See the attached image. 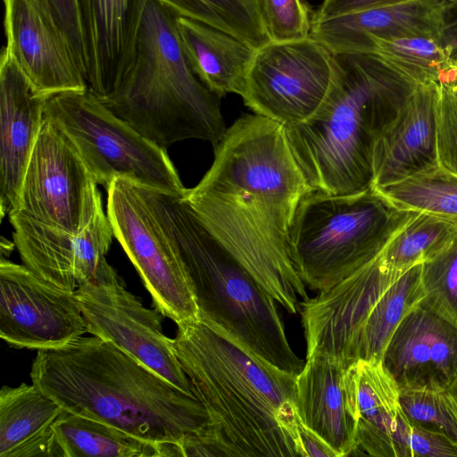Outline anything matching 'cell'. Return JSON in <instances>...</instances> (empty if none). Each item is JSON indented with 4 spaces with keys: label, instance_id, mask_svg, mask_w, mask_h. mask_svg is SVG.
Returning a JSON list of instances; mask_svg holds the SVG:
<instances>
[{
    "label": "cell",
    "instance_id": "cell-1",
    "mask_svg": "<svg viewBox=\"0 0 457 457\" xmlns=\"http://www.w3.org/2000/svg\"><path fill=\"white\" fill-rule=\"evenodd\" d=\"M214 159L183 198L215 239L287 312L309 298L289 253L298 205L313 188L291 148L286 127L243 114L227 128Z\"/></svg>",
    "mask_w": 457,
    "mask_h": 457
},
{
    "label": "cell",
    "instance_id": "cell-2",
    "mask_svg": "<svg viewBox=\"0 0 457 457\" xmlns=\"http://www.w3.org/2000/svg\"><path fill=\"white\" fill-rule=\"evenodd\" d=\"M174 349L209 422L184 456L303 457L296 376L201 320L178 324Z\"/></svg>",
    "mask_w": 457,
    "mask_h": 457
},
{
    "label": "cell",
    "instance_id": "cell-3",
    "mask_svg": "<svg viewBox=\"0 0 457 457\" xmlns=\"http://www.w3.org/2000/svg\"><path fill=\"white\" fill-rule=\"evenodd\" d=\"M30 378L66 411L148 442L177 444L209 422L195 395L96 336L37 350Z\"/></svg>",
    "mask_w": 457,
    "mask_h": 457
},
{
    "label": "cell",
    "instance_id": "cell-4",
    "mask_svg": "<svg viewBox=\"0 0 457 457\" xmlns=\"http://www.w3.org/2000/svg\"><path fill=\"white\" fill-rule=\"evenodd\" d=\"M334 59L320 107L286 129L313 189L355 194L371 188L375 144L417 85L372 53H334Z\"/></svg>",
    "mask_w": 457,
    "mask_h": 457
},
{
    "label": "cell",
    "instance_id": "cell-5",
    "mask_svg": "<svg viewBox=\"0 0 457 457\" xmlns=\"http://www.w3.org/2000/svg\"><path fill=\"white\" fill-rule=\"evenodd\" d=\"M190 283L199 320L219 328L276 367L297 375L275 299L204 228L184 195L136 185Z\"/></svg>",
    "mask_w": 457,
    "mask_h": 457
},
{
    "label": "cell",
    "instance_id": "cell-6",
    "mask_svg": "<svg viewBox=\"0 0 457 457\" xmlns=\"http://www.w3.org/2000/svg\"><path fill=\"white\" fill-rule=\"evenodd\" d=\"M175 20L158 0H141L129 67L115 92L102 102L166 150L186 139L215 146L227 129L220 97L188 65Z\"/></svg>",
    "mask_w": 457,
    "mask_h": 457
},
{
    "label": "cell",
    "instance_id": "cell-7",
    "mask_svg": "<svg viewBox=\"0 0 457 457\" xmlns=\"http://www.w3.org/2000/svg\"><path fill=\"white\" fill-rule=\"evenodd\" d=\"M418 213L396 208L372 187L346 195L312 189L290 229L294 268L306 287L328 290L376 257Z\"/></svg>",
    "mask_w": 457,
    "mask_h": 457
},
{
    "label": "cell",
    "instance_id": "cell-8",
    "mask_svg": "<svg viewBox=\"0 0 457 457\" xmlns=\"http://www.w3.org/2000/svg\"><path fill=\"white\" fill-rule=\"evenodd\" d=\"M45 116L63 131L96 183L106 191L120 178L170 194H186L167 150L114 114L88 87L46 97Z\"/></svg>",
    "mask_w": 457,
    "mask_h": 457
},
{
    "label": "cell",
    "instance_id": "cell-9",
    "mask_svg": "<svg viewBox=\"0 0 457 457\" xmlns=\"http://www.w3.org/2000/svg\"><path fill=\"white\" fill-rule=\"evenodd\" d=\"M334 72V53L312 36L270 41L256 49L240 96L253 113L295 126L320 107Z\"/></svg>",
    "mask_w": 457,
    "mask_h": 457
},
{
    "label": "cell",
    "instance_id": "cell-10",
    "mask_svg": "<svg viewBox=\"0 0 457 457\" xmlns=\"http://www.w3.org/2000/svg\"><path fill=\"white\" fill-rule=\"evenodd\" d=\"M87 333L113 344L183 392L195 395L174 349L162 331L163 314L128 291L106 262L96 276L74 291Z\"/></svg>",
    "mask_w": 457,
    "mask_h": 457
},
{
    "label": "cell",
    "instance_id": "cell-11",
    "mask_svg": "<svg viewBox=\"0 0 457 457\" xmlns=\"http://www.w3.org/2000/svg\"><path fill=\"white\" fill-rule=\"evenodd\" d=\"M101 199L77 150L58 125L45 116L13 211L78 233L90 221Z\"/></svg>",
    "mask_w": 457,
    "mask_h": 457
},
{
    "label": "cell",
    "instance_id": "cell-12",
    "mask_svg": "<svg viewBox=\"0 0 457 457\" xmlns=\"http://www.w3.org/2000/svg\"><path fill=\"white\" fill-rule=\"evenodd\" d=\"M107 193V215L114 237L137 270L155 308L177 325L198 320L186 272L136 184L118 178Z\"/></svg>",
    "mask_w": 457,
    "mask_h": 457
},
{
    "label": "cell",
    "instance_id": "cell-13",
    "mask_svg": "<svg viewBox=\"0 0 457 457\" xmlns=\"http://www.w3.org/2000/svg\"><path fill=\"white\" fill-rule=\"evenodd\" d=\"M87 333L74 292L24 264L0 261V337L14 348L62 346Z\"/></svg>",
    "mask_w": 457,
    "mask_h": 457
},
{
    "label": "cell",
    "instance_id": "cell-14",
    "mask_svg": "<svg viewBox=\"0 0 457 457\" xmlns=\"http://www.w3.org/2000/svg\"><path fill=\"white\" fill-rule=\"evenodd\" d=\"M8 48L43 96L88 87L71 42L49 0H3Z\"/></svg>",
    "mask_w": 457,
    "mask_h": 457
},
{
    "label": "cell",
    "instance_id": "cell-15",
    "mask_svg": "<svg viewBox=\"0 0 457 457\" xmlns=\"http://www.w3.org/2000/svg\"><path fill=\"white\" fill-rule=\"evenodd\" d=\"M13 242L23 264L56 287L74 292L107 262L113 229L98 202L90 221L78 233L55 228L19 211L9 214Z\"/></svg>",
    "mask_w": 457,
    "mask_h": 457
},
{
    "label": "cell",
    "instance_id": "cell-16",
    "mask_svg": "<svg viewBox=\"0 0 457 457\" xmlns=\"http://www.w3.org/2000/svg\"><path fill=\"white\" fill-rule=\"evenodd\" d=\"M46 97L32 86L6 46L0 58V212L18 206L25 171L45 119Z\"/></svg>",
    "mask_w": 457,
    "mask_h": 457
},
{
    "label": "cell",
    "instance_id": "cell-17",
    "mask_svg": "<svg viewBox=\"0 0 457 457\" xmlns=\"http://www.w3.org/2000/svg\"><path fill=\"white\" fill-rule=\"evenodd\" d=\"M350 410L356 427V453L404 457L403 435L410 421L400 385L382 360L360 359L345 370Z\"/></svg>",
    "mask_w": 457,
    "mask_h": 457
},
{
    "label": "cell",
    "instance_id": "cell-18",
    "mask_svg": "<svg viewBox=\"0 0 457 457\" xmlns=\"http://www.w3.org/2000/svg\"><path fill=\"white\" fill-rule=\"evenodd\" d=\"M438 83L417 85L378 137L372 159L373 188L438 164Z\"/></svg>",
    "mask_w": 457,
    "mask_h": 457
},
{
    "label": "cell",
    "instance_id": "cell-19",
    "mask_svg": "<svg viewBox=\"0 0 457 457\" xmlns=\"http://www.w3.org/2000/svg\"><path fill=\"white\" fill-rule=\"evenodd\" d=\"M141 0H78L85 78L101 101L120 85L131 59Z\"/></svg>",
    "mask_w": 457,
    "mask_h": 457
},
{
    "label": "cell",
    "instance_id": "cell-20",
    "mask_svg": "<svg viewBox=\"0 0 457 457\" xmlns=\"http://www.w3.org/2000/svg\"><path fill=\"white\" fill-rule=\"evenodd\" d=\"M382 361L399 385L449 386L457 375V328L420 304L398 324Z\"/></svg>",
    "mask_w": 457,
    "mask_h": 457
},
{
    "label": "cell",
    "instance_id": "cell-21",
    "mask_svg": "<svg viewBox=\"0 0 457 457\" xmlns=\"http://www.w3.org/2000/svg\"><path fill=\"white\" fill-rule=\"evenodd\" d=\"M442 8L431 0L371 8L312 21L311 36L332 53H368L372 37L429 35L442 38Z\"/></svg>",
    "mask_w": 457,
    "mask_h": 457
},
{
    "label": "cell",
    "instance_id": "cell-22",
    "mask_svg": "<svg viewBox=\"0 0 457 457\" xmlns=\"http://www.w3.org/2000/svg\"><path fill=\"white\" fill-rule=\"evenodd\" d=\"M347 367L325 356L306 358L296 376L295 405L300 421L320 436L337 457L356 454V427L350 410Z\"/></svg>",
    "mask_w": 457,
    "mask_h": 457
},
{
    "label": "cell",
    "instance_id": "cell-23",
    "mask_svg": "<svg viewBox=\"0 0 457 457\" xmlns=\"http://www.w3.org/2000/svg\"><path fill=\"white\" fill-rule=\"evenodd\" d=\"M179 42L193 72L213 94L241 95L256 49L207 23L177 16Z\"/></svg>",
    "mask_w": 457,
    "mask_h": 457
},
{
    "label": "cell",
    "instance_id": "cell-24",
    "mask_svg": "<svg viewBox=\"0 0 457 457\" xmlns=\"http://www.w3.org/2000/svg\"><path fill=\"white\" fill-rule=\"evenodd\" d=\"M65 410L34 384L0 391V457H62L54 425Z\"/></svg>",
    "mask_w": 457,
    "mask_h": 457
},
{
    "label": "cell",
    "instance_id": "cell-25",
    "mask_svg": "<svg viewBox=\"0 0 457 457\" xmlns=\"http://www.w3.org/2000/svg\"><path fill=\"white\" fill-rule=\"evenodd\" d=\"M62 457H162V444L68 411L54 423Z\"/></svg>",
    "mask_w": 457,
    "mask_h": 457
},
{
    "label": "cell",
    "instance_id": "cell-26",
    "mask_svg": "<svg viewBox=\"0 0 457 457\" xmlns=\"http://www.w3.org/2000/svg\"><path fill=\"white\" fill-rule=\"evenodd\" d=\"M422 263L411 268L378 300L360 334L355 361L360 359L382 360L398 324L422 303L425 297Z\"/></svg>",
    "mask_w": 457,
    "mask_h": 457
},
{
    "label": "cell",
    "instance_id": "cell-27",
    "mask_svg": "<svg viewBox=\"0 0 457 457\" xmlns=\"http://www.w3.org/2000/svg\"><path fill=\"white\" fill-rule=\"evenodd\" d=\"M368 53H372L416 85L438 83L457 62L442 38L429 35L372 37Z\"/></svg>",
    "mask_w": 457,
    "mask_h": 457
},
{
    "label": "cell",
    "instance_id": "cell-28",
    "mask_svg": "<svg viewBox=\"0 0 457 457\" xmlns=\"http://www.w3.org/2000/svg\"><path fill=\"white\" fill-rule=\"evenodd\" d=\"M374 189L400 210L433 215L457 228V175L438 164Z\"/></svg>",
    "mask_w": 457,
    "mask_h": 457
},
{
    "label": "cell",
    "instance_id": "cell-29",
    "mask_svg": "<svg viewBox=\"0 0 457 457\" xmlns=\"http://www.w3.org/2000/svg\"><path fill=\"white\" fill-rule=\"evenodd\" d=\"M176 17L183 16L223 29L255 49L270 42L260 0H158Z\"/></svg>",
    "mask_w": 457,
    "mask_h": 457
},
{
    "label": "cell",
    "instance_id": "cell-30",
    "mask_svg": "<svg viewBox=\"0 0 457 457\" xmlns=\"http://www.w3.org/2000/svg\"><path fill=\"white\" fill-rule=\"evenodd\" d=\"M457 237L452 223L426 213H418L383 249L387 264L404 274L438 253Z\"/></svg>",
    "mask_w": 457,
    "mask_h": 457
},
{
    "label": "cell",
    "instance_id": "cell-31",
    "mask_svg": "<svg viewBox=\"0 0 457 457\" xmlns=\"http://www.w3.org/2000/svg\"><path fill=\"white\" fill-rule=\"evenodd\" d=\"M403 411L413 421L435 428L457 444V399L436 382L400 384Z\"/></svg>",
    "mask_w": 457,
    "mask_h": 457
},
{
    "label": "cell",
    "instance_id": "cell-32",
    "mask_svg": "<svg viewBox=\"0 0 457 457\" xmlns=\"http://www.w3.org/2000/svg\"><path fill=\"white\" fill-rule=\"evenodd\" d=\"M421 305L457 328V237L422 263Z\"/></svg>",
    "mask_w": 457,
    "mask_h": 457
},
{
    "label": "cell",
    "instance_id": "cell-33",
    "mask_svg": "<svg viewBox=\"0 0 457 457\" xmlns=\"http://www.w3.org/2000/svg\"><path fill=\"white\" fill-rule=\"evenodd\" d=\"M436 146L438 165L457 175V68L438 82Z\"/></svg>",
    "mask_w": 457,
    "mask_h": 457
},
{
    "label": "cell",
    "instance_id": "cell-34",
    "mask_svg": "<svg viewBox=\"0 0 457 457\" xmlns=\"http://www.w3.org/2000/svg\"><path fill=\"white\" fill-rule=\"evenodd\" d=\"M270 41L288 42L311 36L312 21L303 0H260Z\"/></svg>",
    "mask_w": 457,
    "mask_h": 457
},
{
    "label": "cell",
    "instance_id": "cell-35",
    "mask_svg": "<svg viewBox=\"0 0 457 457\" xmlns=\"http://www.w3.org/2000/svg\"><path fill=\"white\" fill-rule=\"evenodd\" d=\"M49 2L71 42L85 76V43L78 0H49Z\"/></svg>",
    "mask_w": 457,
    "mask_h": 457
},
{
    "label": "cell",
    "instance_id": "cell-36",
    "mask_svg": "<svg viewBox=\"0 0 457 457\" xmlns=\"http://www.w3.org/2000/svg\"><path fill=\"white\" fill-rule=\"evenodd\" d=\"M409 1L412 0H323L312 21L331 19L363 10Z\"/></svg>",
    "mask_w": 457,
    "mask_h": 457
},
{
    "label": "cell",
    "instance_id": "cell-37",
    "mask_svg": "<svg viewBox=\"0 0 457 457\" xmlns=\"http://www.w3.org/2000/svg\"><path fill=\"white\" fill-rule=\"evenodd\" d=\"M298 435L303 457H337L335 451L315 432L298 421Z\"/></svg>",
    "mask_w": 457,
    "mask_h": 457
},
{
    "label": "cell",
    "instance_id": "cell-38",
    "mask_svg": "<svg viewBox=\"0 0 457 457\" xmlns=\"http://www.w3.org/2000/svg\"><path fill=\"white\" fill-rule=\"evenodd\" d=\"M443 37L442 40L457 62V2L443 6Z\"/></svg>",
    "mask_w": 457,
    "mask_h": 457
},
{
    "label": "cell",
    "instance_id": "cell-39",
    "mask_svg": "<svg viewBox=\"0 0 457 457\" xmlns=\"http://www.w3.org/2000/svg\"><path fill=\"white\" fill-rule=\"evenodd\" d=\"M448 388L451 391V393L454 395V397L457 399V375L449 384Z\"/></svg>",
    "mask_w": 457,
    "mask_h": 457
},
{
    "label": "cell",
    "instance_id": "cell-40",
    "mask_svg": "<svg viewBox=\"0 0 457 457\" xmlns=\"http://www.w3.org/2000/svg\"><path fill=\"white\" fill-rule=\"evenodd\" d=\"M431 1L440 4L442 6L457 2V0H431Z\"/></svg>",
    "mask_w": 457,
    "mask_h": 457
}]
</instances>
